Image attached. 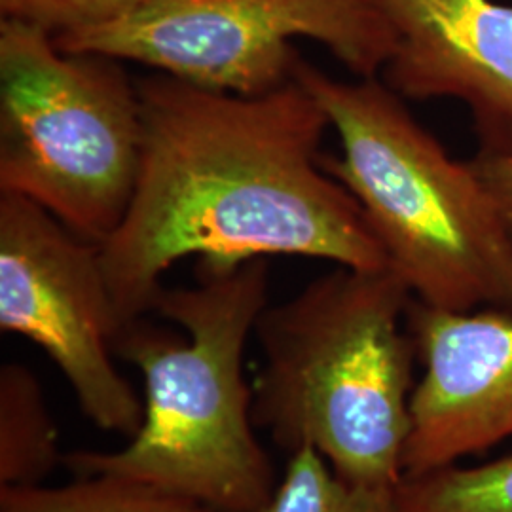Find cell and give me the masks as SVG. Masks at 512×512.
Listing matches in <instances>:
<instances>
[{
  "label": "cell",
  "instance_id": "cell-1",
  "mask_svg": "<svg viewBox=\"0 0 512 512\" xmlns=\"http://www.w3.org/2000/svg\"><path fill=\"white\" fill-rule=\"evenodd\" d=\"M137 88L139 179L126 217L97 245L122 329L152 311L165 272L186 256L200 258L198 274L272 255L389 268L361 205L319 164L330 122L302 84L236 95L158 73Z\"/></svg>",
  "mask_w": 512,
  "mask_h": 512
},
{
  "label": "cell",
  "instance_id": "cell-2",
  "mask_svg": "<svg viewBox=\"0 0 512 512\" xmlns=\"http://www.w3.org/2000/svg\"><path fill=\"white\" fill-rule=\"evenodd\" d=\"M270 268L255 258L196 287L162 289L154 308L186 338L137 319L118 332L114 353L145 380V416L120 450H76L73 475H114L183 495L213 512H264L274 463L256 439L245 344L266 310Z\"/></svg>",
  "mask_w": 512,
  "mask_h": 512
},
{
  "label": "cell",
  "instance_id": "cell-3",
  "mask_svg": "<svg viewBox=\"0 0 512 512\" xmlns=\"http://www.w3.org/2000/svg\"><path fill=\"white\" fill-rule=\"evenodd\" d=\"M412 293L391 268L336 266L256 321L264 357L253 421L289 456L311 446L349 484L404 476L412 372Z\"/></svg>",
  "mask_w": 512,
  "mask_h": 512
},
{
  "label": "cell",
  "instance_id": "cell-4",
  "mask_svg": "<svg viewBox=\"0 0 512 512\" xmlns=\"http://www.w3.org/2000/svg\"><path fill=\"white\" fill-rule=\"evenodd\" d=\"M293 80L340 139V156L319 164L361 205L412 296L437 310L512 313L511 228L471 162L454 160L382 78L346 82L298 57Z\"/></svg>",
  "mask_w": 512,
  "mask_h": 512
},
{
  "label": "cell",
  "instance_id": "cell-5",
  "mask_svg": "<svg viewBox=\"0 0 512 512\" xmlns=\"http://www.w3.org/2000/svg\"><path fill=\"white\" fill-rule=\"evenodd\" d=\"M116 61L0 23V194L37 203L93 245L126 217L143 152L139 88Z\"/></svg>",
  "mask_w": 512,
  "mask_h": 512
},
{
  "label": "cell",
  "instance_id": "cell-6",
  "mask_svg": "<svg viewBox=\"0 0 512 512\" xmlns=\"http://www.w3.org/2000/svg\"><path fill=\"white\" fill-rule=\"evenodd\" d=\"M294 38L380 78L397 37L378 0H154L109 27L54 37L69 54L135 61L194 86L262 95L293 82Z\"/></svg>",
  "mask_w": 512,
  "mask_h": 512
},
{
  "label": "cell",
  "instance_id": "cell-7",
  "mask_svg": "<svg viewBox=\"0 0 512 512\" xmlns=\"http://www.w3.org/2000/svg\"><path fill=\"white\" fill-rule=\"evenodd\" d=\"M0 329L48 353L95 427L139 431L145 404L112 359L122 323L99 247L16 194H0Z\"/></svg>",
  "mask_w": 512,
  "mask_h": 512
},
{
  "label": "cell",
  "instance_id": "cell-8",
  "mask_svg": "<svg viewBox=\"0 0 512 512\" xmlns=\"http://www.w3.org/2000/svg\"><path fill=\"white\" fill-rule=\"evenodd\" d=\"M423 363L410 399L404 475L484 454L512 439V313L446 311L412 298L406 313Z\"/></svg>",
  "mask_w": 512,
  "mask_h": 512
},
{
  "label": "cell",
  "instance_id": "cell-9",
  "mask_svg": "<svg viewBox=\"0 0 512 512\" xmlns=\"http://www.w3.org/2000/svg\"><path fill=\"white\" fill-rule=\"evenodd\" d=\"M397 46L380 78L403 99H456L478 156L512 158V4L378 0Z\"/></svg>",
  "mask_w": 512,
  "mask_h": 512
},
{
  "label": "cell",
  "instance_id": "cell-10",
  "mask_svg": "<svg viewBox=\"0 0 512 512\" xmlns=\"http://www.w3.org/2000/svg\"><path fill=\"white\" fill-rule=\"evenodd\" d=\"M59 437L37 376L19 363L0 368V488L44 484L63 465Z\"/></svg>",
  "mask_w": 512,
  "mask_h": 512
},
{
  "label": "cell",
  "instance_id": "cell-11",
  "mask_svg": "<svg viewBox=\"0 0 512 512\" xmlns=\"http://www.w3.org/2000/svg\"><path fill=\"white\" fill-rule=\"evenodd\" d=\"M0 512H213L202 503L114 475H74L61 486L0 488Z\"/></svg>",
  "mask_w": 512,
  "mask_h": 512
},
{
  "label": "cell",
  "instance_id": "cell-12",
  "mask_svg": "<svg viewBox=\"0 0 512 512\" xmlns=\"http://www.w3.org/2000/svg\"><path fill=\"white\" fill-rule=\"evenodd\" d=\"M393 499L395 512H512V454L404 475Z\"/></svg>",
  "mask_w": 512,
  "mask_h": 512
},
{
  "label": "cell",
  "instance_id": "cell-13",
  "mask_svg": "<svg viewBox=\"0 0 512 512\" xmlns=\"http://www.w3.org/2000/svg\"><path fill=\"white\" fill-rule=\"evenodd\" d=\"M393 488L349 484L315 448L304 446L291 454L264 512H395Z\"/></svg>",
  "mask_w": 512,
  "mask_h": 512
},
{
  "label": "cell",
  "instance_id": "cell-14",
  "mask_svg": "<svg viewBox=\"0 0 512 512\" xmlns=\"http://www.w3.org/2000/svg\"><path fill=\"white\" fill-rule=\"evenodd\" d=\"M154 0H0L2 18L19 19L69 37L109 27L137 14Z\"/></svg>",
  "mask_w": 512,
  "mask_h": 512
},
{
  "label": "cell",
  "instance_id": "cell-15",
  "mask_svg": "<svg viewBox=\"0 0 512 512\" xmlns=\"http://www.w3.org/2000/svg\"><path fill=\"white\" fill-rule=\"evenodd\" d=\"M469 162L480 181L488 188L512 232V158H490L475 154Z\"/></svg>",
  "mask_w": 512,
  "mask_h": 512
}]
</instances>
